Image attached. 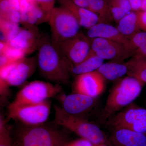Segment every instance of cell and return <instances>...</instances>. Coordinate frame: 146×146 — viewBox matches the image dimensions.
Returning a JSON list of instances; mask_svg holds the SVG:
<instances>
[{
    "mask_svg": "<svg viewBox=\"0 0 146 146\" xmlns=\"http://www.w3.org/2000/svg\"><path fill=\"white\" fill-rule=\"evenodd\" d=\"M117 23V28L128 39L141 31L138 26L136 11H132L127 14Z\"/></svg>",
    "mask_w": 146,
    "mask_h": 146,
    "instance_id": "obj_19",
    "label": "cell"
},
{
    "mask_svg": "<svg viewBox=\"0 0 146 146\" xmlns=\"http://www.w3.org/2000/svg\"><path fill=\"white\" fill-rule=\"evenodd\" d=\"M96 71L105 79L115 80L127 74L128 69L125 63L112 61L104 63Z\"/></svg>",
    "mask_w": 146,
    "mask_h": 146,
    "instance_id": "obj_20",
    "label": "cell"
},
{
    "mask_svg": "<svg viewBox=\"0 0 146 146\" xmlns=\"http://www.w3.org/2000/svg\"><path fill=\"white\" fill-rule=\"evenodd\" d=\"M11 136L13 146H65L68 142L57 128L44 124L31 126L20 123Z\"/></svg>",
    "mask_w": 146,
    "mask_h": 146,
    "instance_id": "obj_2",
    "label": "cell"
},
{
    "mask_svg": "<svg viewBox=\"0 0 146 146\" xmlns=\"http://www.w3.org/2000/svg\"><path fill=\"white\" fill-rule=\"evenodd\" d=\"M104 60L94 55H88L83 61L70 68L71 74L79 75L96 71L104 63Z\"/></svg>",
    "mask_w": 146,
    "mask_h": 146,
    "instance_id": "obj_21",
    "label": "cell"
},
{
    "mask_svg": "<svg viewBox=\"0 0 146 146\" xmlns=\"http://www.w3.org/2000/svg\"><path fill=\"white\" fill-rule=\"evenodd\" d=\"M94 146H107L105 144H101V145H94Z\"/></svg>",
    "mask_w": 146,
    "mask_h": 146,
    "instance_id": "obj_32",
    "label": "cell"
},
{
    "mask_svg": "<svg viewBox=\"0 0 146 146\" xmlns=\"http://www.w3.org/2000/svg\"><path fill=\"white\" fill-rule=\"evenodd\" d=\"M132 11H137L141 9V0H129Z\"/></svg>",
    "mask_w": 146,
    "mask_h": 146,
    "instance_id": "obj_30",
    "label": "cell"
},
{
    "mask_svg": "<svg viewBox=\"0 0 146 146\" xmlns=\"http://www.w3.org/2000/svg\"><path fill=\"white\" fill-rule=\"evenodd\" d=\"M62 90L60 84L35 80L25 85L16 95L9 106L38 103L54 98Z\"/></svg>",
    "mask_w": 146,
    "mask_h": 146,
    "instance_id": "obj_7",
    "label": "cell"
},
{
    "mask_svg": "<svg viewBox=\"0 0 146 146\" xmlns=\"http://www.w3.org/2000/svg\"><path fill=\"white\" fill-rule=\"evenodd\" d=\"M51 104L45 101L18 106H8V119L17 120L27 125H38L44 123L49 117Z\"/></svg>",
    "mask_w": 146,
    "mask_h": 146,
    "instance_id": "obj_8",
    "label": "cell"
},
{
    "mask_svg": "<svg viewBox=\"0 0 146 146\" xmlns=\"http://www.w3.org/2000/svg\"><path fill=\"white\" fill-rule=\"evenodd\" d=\"M129 40L132 58L146 59V32H140Z\"/></svg>",
    "mask_w": 146,
    "mask_h": 146,
    "instance_id": "obj_23",
    "label": "cell"
},
{
    "mask_svg": "<svg viewBox=\"0 0 146 146\" xmlns=\"http://www.w3.org/2000/svg\"><path fill=\"white\" fill-rule=\"evenodd\" d=\"M112 128L110 146H146V135L125 129Z\"/></svg>",
    "mask_w": 146,
    "mask_h": 146,
    "instance_id": "obj_15",
    "label": "cell"
},
{
    "mask_svg": "<svg viewBox=\"0 0 146 146\" xmlns=\"http://www.w3.org/2000/svg\"><path fill=\"white\" fill-rule=\"evenodd\" d=\"M87 36L90 39L99 37L121 43L124 45L130 52L129 39L123 36L117 28L109 24L101 23L96 24L88 29Z\"/></svg>",
    "mask_w": 146,
    "mask_h": 146,
    "instance_id": "obj_17",
    "label": "cell"
},
{
    "mask_svg": "<svg viewBox=\"0 0 146 146\" xmlns=\"http://www.w3.org/2000/svg\"><path fill=\"white\" fill-rule=\"evenodd\" d=\"M96 98L75 93L61 97L62 108L70 115L82 117L94 107Z\"/></svg>",
    "mask_w": 146,
    "mask_h": 146,
    "instance_id": "obj_14",
    "label": "cell"
},
{
    "mask_svg": "<svg viewBox=\"0 0 146 146\" xmlns=\"http://www.w3.org/2000/svg\"><path fill=\"white\" fill-rule=\"evenodd\" d=\"M106 123L112 128L125 129L146 136V109L131 104Z\"/></svg>",
    "mask_w": 146,
    "mask_h": 146,
    "instance_id": "obj_9",
    "label": "cell"
},
{
    "mask_svg": "<svg viewBox=\"0 0 146 146\" xmlns=\"http://www.w3.org/2000/svg\"><path fill=\"white\" fill-rule=\"evenodd\" d=\"M77 5L98 15L104 23L114 21L110 7V0H71Z\"/></svg>",
    "mask_w": 146,
    "mask_h": 146,
    "instance_id": "obj_18",
    "label": "cell"
},
{
    "mask_svg": "<svg viewBox=\"0 0 146 146\" xmlns=\"http://www.w3.org/2000/svg\"><path fill=\"white\" fill-rule=\"evenodd\" d=\"M142 4L140 11H146V0H141Z\"/></svg>",
    "mask_w": 146,
    "mask_h": 146,
    "instance_id": "obj_31",
    "label": "cell"
},
{
    "mask_svg": "<svg viewBox=\"0 0 146 146\" xmlns=\"http://www.w3.org/2000/svg\"><path fill=\"white\" fill-rule=\"evenodd\" d=\"M42 35L33 26H29L26 29H20L12 39L7 42L9 47L22 52L25 55L37 49Z\"/></svg>",
    "mask_w": 146,
    "mask_h": 146,
    "instance_id": "obj_13",
    "label": "cell"
},
{
    "mask_svg": "<svg viewBox=\"0 0 146 146\" xmlns=\"http://www.w3.org/2000/svg\"><path fill=\"white\" fill-rule=\"evenodd\" d=\"M144 84L130 76L118 82L108 94L100 115L101 121L106 122L124 108L131 104L141 94Z\"/></svg>",
    "mask_w": 146,
    "mask_h": 146,
    "instance_id": "obj_3",
    "label": "cell"
},
{
    "mask_svg": "<svg viewBox=\"0 0 146 146\" xmlns=\"http://www.w3.org/2000/svg\"><path fill=\"white\" fill-rule=\"evenodd\" d=\"M110 7L113 20L116 23L127 14L117 0H110Z\"/></svg>",
    "mask_w": 146,
    "mask_h": 146,
    "instance_id": "obj_25",
    "label": "cell"
},
{
    "mask_svg": "<svg viewBox=\"0 0 146 146\" xmlns=\"http://www.w3.org/2000/svg\"><path fill=\"white\" fill-rule=\"evenodd\" d=\"M0 146H13L11 129L6 125L5 121L1 117L0 120Z\"/></svg>",
    "mask_w": 146,
    "mask_h": 146,
    "instance_id": "obj_24",
    "label": "cell"
},
{
    "mask_svg": "<svg viewBox=\"0 0 146 146\" xmlns=\"http://www.w3.org/2000/svg\"><path fill=\"white\" fill-rule=\"evenodd\" d=\"M57 1L60 6L65 7L72 14L80 27L88 29L96 24L104 23L97 14L77 5L71 0Z\"/></svg>",
    "mask_w": 146,
    "mask_h": 146,
    "instance_id": "obj_16",
    "label": "cell"
},
{
    "mask_svg": "<svg viewBox=\"0 0 146 146\" xmlns=\"http://www.w3.org/2000/svg\"><path fill=\"white\" fill-rule=\"evenodd\" d=\"M118 3L125 11L127 14H128L132 11L129 0H117Z\"/></svg>",
    "mask_w": 146,
    "mask_h": 146,
    "instance_id": "obj_29",
    "label": "cell"
},
{
    "mask_svg": "<svg viewBox=\"0 0 146 146\" xmlns=\"http://www.w3.org/2000/svg\"><path fill=\"white\" fill-rule=\"evenodd\" d=\"M37 50V67L40 74L56 84H68L70 78V64L50 37L42 36Z\"/></svg>",
    "mask_w": 146,
    "mask_h": 146,
    "instance_id": "obj_1",
    "label": "cell"
},
{
    "mask_svg": "<svg viewBox=\"0 0 146 146\" xmlns=\"http://www.w3.org/2000/svg\"><path fill=\"white\" fill-rule=\"evenodd\" d=\"M105 79L97 71L77 76L74 84L75 93L96 98L105 88Z\"/></svg>",
    "mask_w": 146,
    "mask_h": 146,
    "instance_id": "obj_12",
    "label": "cell"
},
{
    "mask_svg": "<svg viewBox=\"0 0 146 146\" xmlns=\"http://www.w3.org/2000/svg\"><path fill=\"white\" fill-rule=\"evenodd\" d=\"M94 145L88 140L80 138L75 141H68L65 146H94Z\"/></svg>",
    "mask_w": 146,
    "mask_h": 146,
    "instance_id": "obj_28",
    "label": "cell"
},
{
    "mask_svg": "<svg viewBox=\"0 0 146 146\" xmlns=\"http://www.w3.org/2000/svg\"><path fill=\"white\" fill-rule=\"evenodd\" d=\"M35 3L44 12L48 18L50 16L53 9L54 8L56 0H33Z\"/></svg>",
    "mask_w": 146,
    "mask_h": 146,
    "instance_id": "obj_26",
    "label": "cell"
},
{
    "mask_svg": "<svg viewBox=\"0 0 146 146\" xmlns=\"http://www.w3.org/2000/svg\"><path fill=\"white\" fill-rule=\"evenodd\" d=\"M55 124L63 127L95 145L106 144L104 133L98 126L84 118L68 114L61 107L54 106Z\"/></svg>",
    "mask_w": 146,
    "mask_h": 146,
    "instance_id": "obj_4",
    "label": "cell"
},
{
    "mask_svg": "<svg viewBox=\"0 0 146 146\" xmlns=\"http://www.w3.org/2000/svg\"><path fill=\"white\" fill-rule=\"evenodd\" d=\"M128 69V76L146 83V59L132 58L125 63Z\"/></svg>",
    "mask_w": 146,
    "mask_h": 146,
    "instance_id": "obj_22",
    "label": "cell"
},
{
    "mask_svg": "<svg viewBox=\"0 0 146 146\" xmlns=\"http://www.w3.org/2000/svg\"><path fill=\"white\" fill-rule=\"evenodd\" d=\"M58 48L70 68L81 63L88 56L91 50V40L80 32Z\"/></svg>",
    "mask_w": 146,
    "mask_h": 146,
    "instance_id": "obj_11",
    "label": "cell"
},
{
    "mask_svg": "<svg viewBox=\"0 0 146 146\" xmlns=\"http://www.w3.org/2000/svg\"><path fill=\"white\" fill-rule=\"evenodd\" d=\"M37 67L36 56L25 57L0 68L1 95L8 93L9 86H19L25 83Z\"/></svg>",
    "mask_w": 146,
    "mask_h": 146,
    "instance_id": "obj_6",
    "label": "cell"
},
{
    "mask_svg": "<svg viewBox=\"0 0 146 146\" xmlns=\"http://www.w3.org/2000/svg\"><path fill=\"white\" fill-rule=\"evenodd\" d=\"M91 40V49L88 55H94L104 60L120 63L131 56L128 50L121 43L99 37Z\"/></svg>",
    "mask_w": 146,
    "mask_h": 146,
    "instance_id": "obj_10",
    "label": "cell"
},
{
    "mask_svg": "<svg viewBox=\"0 0 146 146\" xmlns=\"http://www.w3.org/2000/svg\"><path fill=\"white\" fill-rule=\"evenodd\" d=\"M50 39L56 46L76 36L80 32V26L72 14L63 7H55L49 21Z\"/></svg>",
    "mask_w": 146,
    "mask_h": 146,
    "instance_id": "obj_5",
    "label": "cell"
},
{
    "mask_svg": "<svg viewBox=\"0 0 146 146\" xmlns=\"http://www.w3.org/2000/svg\"><path fill=\"white\" fill-rule=\"evenodd\" d=\"M136 12L139 28L146 32V11H138Z\"/></svg>",
    "mask_w": 146,
    "mask_h": 146,
    "instance_id": "obj_27",
    "label": "cell"
}]
</instances>
